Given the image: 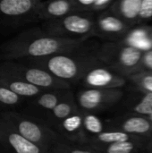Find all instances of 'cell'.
Returning <instances> with one entry per match:
<instances>
[{"label":"cell","instance_id":"12","mask_svg":"<svg viewBox=\"0 0 152 153\" xmlns=\"http://www.w3.org/2000/svg\"><path fill=\"white\" fill-rule=\"evenodd\" d=\"M98 28L108 34H118L126 30V25L117 16L102 15L98 20Z\"/></svg>","mask_w":152,"mask_h":153},{"label":"cell","instance_id":"23","mask_svg":"<svg viewBox=\"0 0 152 153\" xmlns=\"http://www.w3.org/2000/svg\"><path fill=\"white\" fill-rule=\"evenodd\" d=\"M139 17L142 19H149L152 17V0H142Z\"/></svg>","mask_w":152,"mask_h":153},{"label":"cell","instance_id":"25","mask_svg":"<svg viewBox=\"0 0 152 153\" xmlns=\"http://www.w3.org/2000/svg\"><path fill=\"white\" fill-rule=\"evenodd\" d=\"M112 4H114V2L111 0H95L94 4L90 7V9L94 10V11L102 10V9L108 7Z\"/></svg>","mask_w":152,"mask_h":153},{"label":"cell","instance_id":"15","mask_svg":"<svg viewBox=\"0 0 152 153\" xmlns=\"http://www.w3.org/2000/svg\"><path fill=\"white\" fill-rule=\"evenodd\" d=\"M58 123L61 129L65 132V136L76 135L83 126V117L80 114H73Z\"/></svg>","mask_w":152,"mask_h":153},{"label":"cell","instance_id":"21","mask_svg":"<svg viewBox=\"0 0 152 153\" xmlns=\"http://www.w3.org/2000/svg\"><path fill=\"white\" fill-rule=\"evenodd\" d=\"M134 150L133 142H123L109 144L106 149V153H131Z\"/></svg>","mask_w":152,"mask_h":153},{"label":"cell","instance_id":"28","mask_svg":"<svg viewBox=\"0 0 152 153\" xmlns=\"http://www.w3.org/2000/svg\"><path fill=\"white\" fill-rule=\"evenodd\" d=\"M0 153H3V152H0Z\"/></svg>","mask_w":152,"mask_h":153},{"label":"cell","instance_id":"26","mask_svg":"<svg viewBox=\"0 0 152 153\" xmlns=\"http://www.w3.org/2000/svg\"><path fill=\"white\" fill-rule=\"evenodd\" d=\"M143 65L150 70H152V50L147 51L142 57Z\"/></svg>","mask_w":152,"mask_h":153},{"label":"cell","instance_id":"14","mask_svg":"<svg viewBox=\"0 0 152 153\" xmlns=\"http://www.w3.org/2000/svg\"><path fill=\"white\" fill-rule=\"evenodd\" d=\"M116 11L120 16L126 20H134L140 15L142 0H123L116 3Z\"/></svg>","mask_w":152,"mask_h":153},{"label":"cell","instance_id":"1","mask_svg":"<svg viewBox=\"0 0 152 153\" xmlns=\"http://www.w3.org/2000/svg\"><path fill=\"white\" fill-rule=\"evenodd\" d=\"M78 40L47 34L39 29L22 31L0 46V61H17L66 54Z\"/></svg>","mask_w":152,"mask_h":153},{"label":"cell","instance_id":"6","mask_svg":"<svg viewBox=\"0 0 152 153\" xmlns=\"http://www.w3.org/2000/svg\"><path fill=\"white\" fill-rule=\"evenodd\" d=\"M0 146L8 153H51L50 150L38 145L20 135L1 118Z\"/></svg>","mask_w":152,"mask_h":153},{"label":"cell","instance_id":"3","mask_svg":"<svg viewBox=\"0 0 152 153\" xmlns=\"http://www.w3.org/2000/svg\"><path fill=\"white\" fill-rule=\"evenodd\" d=\"M0 76L13 77L45 91H58L68 85L47 71L21 61L0 62Z\"/></svg>","mask_w":152,"mask_h":153},{"label":"cell","instance_id":"24","mask_svg":"<svg viewBox=\"0 0 152 153\" xmlns=\"http://www.w3.org/2000/svg\"><path fill=\"white\" fill-rule=\"evenodd\" d=\"M136 79L142 89L147 91V92H152V74H142Z\"/></svg>","mask_w":152,"mask_h":153},{"label":"cell","instance_id":"13","mask_svg":"<svg viewBox=\"0 0 152 153\" xmlns=\"http://www.w3.org/2000/svg\"><path fill=\"white\" fill-rule=\"evenodd\" d=\"M122 128L126 134H144L151 130V124L144 117H133L124 122Z\"/></svg>","mask_w":152,"mask_h":153},{"label":"cell","instance_id":"27","mask_svg":"<svg viewBox=\"0 0 152 153\" xmlns=\"http://www.w3.org/2000/svg\"><path fill=\"white\" fill-rule=\"evenodd\" d=\"M151 121H152V115L151 116Z\"/></svg>","mask_w":152,"mask_h":153},{"label":"cell","instance_id":"22","mask_svg":"<svg viewBox=\"0 0 152 153\" xmlns=\"http://www.w3.org/2000/svg\"><path fill=\"white\" fill-rule=\"evenodd\" d=\"M51 153H94L88 150H82V149H70L66 143H57L56 144L52 149Z\"/></svg>","mask_w":152,"mask_h":153},{"label":"cell","instance_id":"7","mask_svg":"<svg viewBox=\"0 0 152 153\" xmlns=\"http://www.w3.org/2000/svg\"><path fill=\"white\" fill-rule=\"evenodd\" d=\"M122 92L115 89H87L79 92L77 101L85 110H95L115 102Z\"/></svg>","mask_w":152,"mask_h":153},{"label":"cell","instance_id":"19","mask_svg":"<svg viewBox=\"0 0 152 153\" xmlns=\"http://www.w3.org/2000/svg\"><path fill=\"white\" fill-rule=\"evenodd\" d=\"M83 128L90 134H97L103 133V125L101 120L95 115L86 114L83 117Z\"/></svg>","mask_w":152,"mask_h":153},{"label":"cell","instance_id":"4","mask_svg":"<svg viewBox=\"0 0 152 153\" xmlns=\"http://www.w3.org/2000/svg\"><path fill=\"white\" fill-rule=\"evenodd\" d=\"M40 2L38 0H1L0 30L15 29L29 24Z\"/></svg>","mask_w":152,"mask_h":153},{"label":"cell","instance_id":"5","mask_svg":"<svg viewBox=\"0 0 152 153\" xmlns=\"http://www.w3.org/2000/svg\"><path fill=\"white\" fill-rule=\"evenodd\" d=\"M94 22L82 15L71 14L63 18L47 22L44 25L45 32L49 35L63 38L64 33L84 36L94 30Z\"/></svg>","mask_w":152,"mask_h":153},{"label":"cell","instance_id":"16","mask_svg":"<svg viewBox=\"0 0 152 153\" xmlns=\"http://www.w3.org/2000/svg\"><path fill=\"white\" fill-rule=\"evenodd\" d=\"M25 99L13 93L3 84L0 83V107L13 108L23 103Z\"/></svg>","mask_w":152,"mask_h":153},{"label":"cell","instance_id":"2","mask_svg":"<svg viewBox=\"0 0 152 153\" xmlns=\"http://www.w3.org/2000/svg\"><path fill=\"white\" fill-rule=\"evenodd\" d=\"M0 118L25 139L50 150L57 143L66 142V138L51 129L47 125L26 114L15 111L0 112Z\"/></svg>","mask_w":152,"mask_h":153},{"label":"cell","instance_id":"17","mask_svg":"<svg viewBox=\"0 0 152 153\" xmlns=\"http://www.w3.org/2000/svg\"><path fill=\"white\" fill-rule=\"evenodd\" d=\"M73 108L71 104L65 101H61L52 111L47 113V121H63L64 119L73 115Z\"/></svg>","mask_w":152,"mask_h":153},{"label":"cell","instance_id":"18","mask_svg":"<svg viewBox=\"0 0 152 153\" xmlns=\"http://www.w3.org/2000/svg\"><path fill=\"white\" fill-rule=\"evenodd\" d=\"M99 142L104 143H116L128 142L131 140V135L125 132H103L97 135Z\"/></svg>","mask_w":152,"mask_h":153},{"label":"cell","instance_id":"10","mask_svg":"<svg viewBox=\"0 0 152 153\" xmlns=\"http://www.w3.org/2000/svg\"><path fill=\"white\" fill-rule=\"evenodd\" d=\"M0 83L6 87L8 90L17 94L23 99H34L40 94L47 91L31 85L28 82H22L21 80L9 77V76H0Z\"/></svg>","mask_w":152,"mask_h":153},{"label":"cell","instance_id":"20","mask_svg":"<svg viewBox=\"0 0 152 153\" xmlns=\"http://www.w3.org/2000/svg\"><path fill=\"white\" fill-rule=\"evenodd\" d=\"M134 111L138 114L152 115V92H147L142 99L141 102L134 107Z\"/></svg>","mask_w":152,"mask_h":153},{"label":"cell","instance_id":"9","mask_svg":"<svg viewBox=\"0 0 152 153\" xmlns=\"http://www.w3.org/2000/svg\"><path fill=\"white\" fill-rule=\"evenodd\" d=\"M73 3L66 0H56L50 2H40L35 13L30 18V22H49L63 18L73 9Z\"/></svg>","mask_w":152,"mask_h":153},{"label":"cell","instance_id":"8","mask_svg":"<svg viewBox=\"0 0 152 153\" xmlns=\"http://www.w3.org/2000/svg\"><path fill=\"white\" fill-rule=\"evenodd\" d=\"M125 81L122 76L112 73L105 67L95 66L83 77V83L90 89H113L123 86Z\"/></svg>","mask_w":152,"mask_h":153},{"label":"cell","instance_id":"11","mask_svg":"<svg viewBox=\"0 0 152 153\" xmlns=\"http://www.w3.org/2000/svg\"><path fill=\"white\" fill-rule=\"evenodd\" d=\"M117 57L115 65L123 70H130L137 66L142 60V52L134 46H123L117 51Z\"/></svg>","mask_w":152,"mask_h":153}]
</instances>
